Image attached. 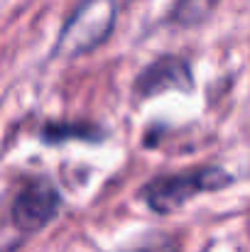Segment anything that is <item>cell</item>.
Instances as JSON below:
<instances>
[{"label": "cell", "instance_id": "1", "mask_svg": "<svg viewBox=\"0 0 250 252\" xmlns=\"http://www.w3.org/2000/svg\"><path fill=\"white\" fill-rule=\"evenodd\" d=\"M233 174L223 167H199L179 174L155 176L140 189V198L152 213L169 216L179 208H184L191 198L199 193L223 191L233 184Z\"/></svg>", "mask_w": 250, "mask_h": 252}, {"label": "cell", "instance_id": "2", "mask_svg": "<svg viewBox=\"0 0 250 252\" xmlns=\"http://www.w3.org/2000/svg\"><path fill=\"white\" fill-rule=\"evenodd\" d=\"M118 2L115 0H79V5L67 17L57 44L54 57L79 59L96 52L115 30Z\"/></svg>", "mask_w": 250, "mask_h": 252}, {"label": "cell", "instance_id": "3", "mask_svg": "<svg viewBox=\"0 0 250 252\" xmlns=\"http://www.w3.org/2000/svg\"><path fill=\"white\" fill-rule=\"evenodd\" d=\"M62 203V191L49 179H27L10 203V220L20 233L32 235L57 218Z\"/></svg>", "mask_w": 250, "mask_h": 252}, {"label": "cell", "instance_id": "4", "mask_svg": "<svg viewBox=\"0 0 250 252\" xmlns=\"http://www.w3.org/2000/svg\"><path fill=\"white\" fill-rule=\"evenodd\" d=\"M194 71L191 64L181 57L174 54H162L157 59H152L138 76L133 84V95L138 100H150L160 93L167 91H181V93H191L194 91Z\"/></svg>", "mask_w": 250, "mask_h": 252}, {"label": "cell", "instance_id": "5", "mask_svg": "<svg viewBox=\"0 0 250 252\" xmlns=\"http://www.w3.org/2000/svg\"><path fill=\"white\" fill-rule=\"evenodd\" d=\"M106 127L96 125V123H69V120H59V123H47L39 132L42 142L47 145H59V142H71V140H79V142H103L106 137Z\"/></svg>", "mask_w": 250, "mask_h": 252}, {"label": "cell", "instance_id": "6", "mask_svg": "<svg viewBox=\"0 0 250 252\" xmlns=\"http://www.w3.org/2000/svg\"><path fill=\"white\" fill-rule=\"evenodd\" d=\"M125 252H179V250H177V245L169 238H152V240L140 243V245H135V248H130Z\"/></svg>", "mask_w": 250, "mask_h": 252}]
</instances>
